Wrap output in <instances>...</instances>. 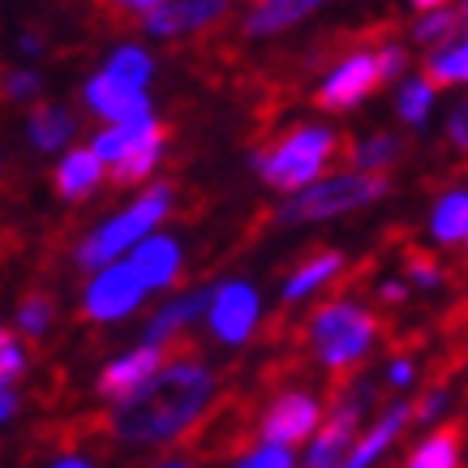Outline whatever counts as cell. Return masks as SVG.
Listing matches in <instances>:
<instances>
[{
	"label": "cell",
	"instance_id": "6da1fadb",
	"mask_svg": "<svg viewBox=\"0 0 468 468\" xmlns=\"http://www.w3.org/2000/svg\"><path fill=\"white\" fill-rule=\"evenodd\" d=\"M215 396V374L202 361H185L176 356L172 366H164L151 383L116 404L108 417L116 439L125 442H176L185 439L194 421L211 409Z\"/></svg>",
	"mask_w": 468,
	"mask_h": 468
},
{
	"label": "cell",
	"instance_id": "7a4b0ae2",
	"mask_svg": "<svg viewBox=\"0 0 468 468\" xmlns=\"http://www.w3.org/2000/svg\"><path fill=\"white\" fill-rule=\"evenodd\" d=\"M168 211H172V185H164V181L151 185L133 207H125L121 215H112L108 224H100L82 245H78V267L82 271H103L108 262H116V258L125 254V250H133L138 241H146L151 228H155Z\"/></svg>",
	"mask_w": 468,
	"mask_h": 468
},
{
	"label": "cell",
	"instance_id": "3957f363",
	"mask_svg": "<svg viewBox=\"0 0 468 468\" xmlns=\"http://www.w3.org/2000/svg\"><path fill=\"white\" fill-rule=\"evenodd\" d=\"M378 335V318L353 301H331L310 318V344L326 369H348L369 353Z\"/></svg>",
	"mask_w": 468,
	"mask_h": 468
},
{
	"label": "cell",
	"instance_id": "277c9868",
	"mask_svg": "<svg viewBox=\"0 0 468 468\" xmlns=\"http://www.w3.org/2000/svg\"><path fill=\"white\" fill-rule=\"evenodd\" d=\"M391 189L387 176H374V172H340V176H326V181L305 185L297 198L284 202L280 219L284 224H314V219H335L344 211H356V207H369L378 202Z\"/></svg>",
	"mask_w": 468,
	"mask_h": 468
},
{
	"label": "cell",
	"instance_id": "5b68a950",
	"mask_svg": "<svg viewBox=\"0 0 468 468\" xmlns=\"http://www.w3.org/2000/svg\"><path fill=\"white\" fill-rule=\"evenodd\" d=\"M335 151V133L323 125H301L297 133H288L284 143L258 155V176L271 185V189H284V194H301L305 185L318 181L323 164Z\"/></svg>",
	"mask_w": 468,
	"mask_h": 468
},
{
	"label": "cell",
	"instance_id": "8992f818",
	"mask_svg": "<svg viewBox=\"0 0 468 468\" xmlns=\"http://www.w3.org/2000/svg\"><path fill=\"white\" fill-rule=\"evenodd\" d=\"M143 292L146 288L138 284V275H133L129 262H108V267L90 280V288H86L82 318H90V323H116V318H125V314L138 310Z\"/></svg>",
	"mask_w": 468,
	"mask_h": 468
},
{
	"label": "cell",
	"instance_id": "52a82bcc",
	"mask_svg": "<svg viewBox=\"0 0 468 468\" xmlns=\"http://www.w3.org/2000/svg\"><path fill=\"white\" fill-rule=\"evenodd\" d=\"M378 86H383V78H378L374 52H353V57H344L340 65L331 69V78L323 82V90H318L314 100H318L323 112H353L356 103L369 100Z\"/></svg>",
	"mask_w": 468,
	"mask_h": 468
},
{
	"label": "cell",
	"instance_id": "ba28073f",
	"mask_svg": "<svg viewBox=\"0 0 468 468\" xmlns=\"http://www.w3.org/2000/svg\"><path fill=\"white\" fill-rule=\"evenodd\" d=\"M318 421H323V404L305 396V391H288L262 417V439H267V447H288L292 452V442L310 439Z\"/></svg>",
	"mask_w": 468,
	"mask_h": 468
},
{
	"label": "cell",
	"instance_id": "9c48e42d",
	"mask_svg": "<svg viewBox=\"0 0 468 468\" xmlns=\"http://www.w3.org/2000/svg\"><path fill=\"white\" fill-rule=\"evenodd\" d=\"M211 331L219 335L224 344H241L250 340V331L258 323V292L241 280H232V284H219L211 288Z\"/></svg>",
	"mask_w": 468,
	"mask_h": 468
},
{
	"label": "cell",
	"instance_id": "30bf717a",
	"mask_svg": "<svg viewBox=\"0 0 468 468\" xmlns=\"http://www.w3.org/2000/svg\"><path fill=\"white\" fill-rule=\"evenodd\" d=\"M168 366V353L164 348H151V344H143V348H133V353L125 356H116L112 366L100 374V396L103 399H129V396H138L151 378H155L159 369Z\"/></svg>",
	"mask_w": 468,
	"mask_h": 468
},
{
	"label": "cell",
	"instance_id": "8fae6325",
	"mask_svg": "<svg viewBox=\"0 0 468 468\" xmlns=\"http://www.w3.org/2000/svg\"><path fill=\"white\" fill-rule=\"evenodd\" d=\"M86 103L90 112H100L108 125H125V121H138V116H151V100H146L138 86H125L108 78V73H95L86 82Z\"/></svg>",
	"mask_w": 468,
	"mask_h": 468
},
{
	"label": "cell",
	"instance_id": "7c38bea8",
	"mask_svg": "<svg viewBox=\"0 0 468 468\" xmlns=\"http://www.w3.org/2000/svg\"><path fill=\"white\" fill-rule=\"evenodd\" d=\"M241 439H245V421H241V409H232V404H219V409L202 412L198 421H194V430H189V447H194L202 460L237 452Z\"/></svg>",
	"mask_w": 468,
	"mask_h": 468
},
{
	"label": "cell",
	"instance_id": "4fadbf2b",
	"mask_svg": "<svg viewBox=\"0 0 468 468\" xmlns=\"http://www.w3.org/2000/svg\"><path fill=\"white\" fill-rule=\"evenodd\" d=\"M228 14V0H164L155 14L146 17V30L151 35H189V30H202L219 22Z\"/></svg>",
	"mask_w": 468,
	"mask_h": 468
},
{
	"label": "cell",
	"instance_id": "5bb4252c",
	"mask_svg": "<svg viewBox=\"0 0 468 468\" xmlns=\"http://www.w3.org/2000/svg\"><path fill=\"white\" fill-rule=\"evenodd\" d=\"M129 267H133L143 288H168L176 280V271H181V245L172 237H146V241L133 245Z\"/></svg>",
	"mask_w": 468,
	"mask_h": 468
},
{
	"label": "cell",
	"instance_id": "9a60e30c",
	"mask_svg": "<svg viewBox=\"0 0 468 468\" xmlns=\"http://www.w3.org/2000/svg\"><path fill=\"white\" fill-rule=\"evenodd\" d=\"M164 146H168V129L159 125L146 143H138V146H129L125 155L116 159V164H108V176H112V185H138V181H146L151 172H155V164H159V155H164Z\"/></svg>",
	"mask_w": 468,
	"mask_h": 468
},
{
	"label": "cell",
	"instance_id": "2e32d148",
	"mask_svg": "<svg viewBox=\"0 0 468 468\" xmlns=\"http://www.w3.org/2000/svg\"><path fill=\"white\" fill-rule=\"evenodd\" d=\"M103 181V164L95 155H90V146H78V151H69V155L57 164V189H60V198H86L95 185Z\"/></svg>",
	"mask_w": 468,
	"mask_h": 468
},
{
	"label": "cell",
	"instance_id": "e0dca14e",
	"mask_svg": "<svg viewBox=\"0 0 468 468\" xmlns=\"http://www.w3.org/2000/svg\"><path fill=\"white\" fill-rule=\"evenodd\" d=\"M211 305V288H202V292H189V297L172 301V305H164V310L151 318V326H146V344L151 348H164V344L181 331V326H189L194 318H198L202 310Z\"/></svg>",
	"mask_w": 468,
	"mask_h": 468
},
{
	"label": "cell",
	"instance_id": "ac0fdd59",
	"mask_svg": "<svg viewBox=\"0 0 468 468\" xmlns=\"http://www.w3.org/2000/svg\"><path fill=\"white\" fill-rule=\"evenodd\" d=\"M323 5L326 0H267V5H258L254 14L245 17V30L250 35H275L284 27H297L301 17H310Z\"/></svg>",
	"mask_w": 468,
	"mask_h": 468
},
{
	"label": "cell",
	"instance_id": "d6986e66",
	"mask_svg": "<svg viewBox=\"0 0 468 468\" xmlns=\"http://www.w3.org/2000/svg\"><path fill=\"white\" fill-rule=\"evenodd\" d=\"M159 129V121L155 116H138V121H125V125H112V129H103L100 138H95V146H90V155L100 159L103 168L108 164H116V159L125 155L129 146H138V143H146L151 133Z\"/></svg>",
	"mask_w": 468,
	"mask_h": 468
},
{
	"label": "cell",
	"instance_id": "ffe728a7",
	"mask_svg": "<svg viewBox=\"0 0 468 468\" xmlns=\"http://www.w3.org/2000/svg\"><path fill=\"white\" fill-rule=\"evenodd\" d=\"M73 121L69 108H57V103H39L35 112H30V143L39 146V151H60V146L73 138Z\"/></svg>",
	"mask_w": 468,
	"mask_h": 468
},
{
	"label": "cell",
	"instance_id": "44dd1931",
	"mask_svg": "<svg viewBox=\"0 0 468 468\" xmlns=\"http://www.w3.org/2000/svg\"><path fill=\"white\" fill-rule=\"evenodd\" d=\"M460 447H464V430L452 421V426H442L439 434H430V439L409 455V468H464Z\"/></svg>",
	"mask_w": 468,
	"mask_h": 468
},
{
	"label": "cell",
	"instance_id": "7402d4cb",
	"mask_svg": "<svg viewBox=\"0 0 468 468\" xmlns=\"http://www.w3.org/2000/svg\"><path fill=\"white\" fill-rule=\"evenodd\" d=\"M430 232H434V241L442 245H464L468 237V194L464 189H447L430 215Z\"/></svg>",
	"mask_w": 468,
	"mask_h": 468
},
{
	"label": "cell",
	"instance_id": "603a6c76",
	"mask_svg": "<svg viewBox=\"0 0 468 468\" xmlns=\"http://www.w3.org/2000/svg\"><path fill=\"white\" fill-rule=\"evenodd\" d=\"M340 267H344V258L335 254V250L305 258V262L297 267V275H288V280H284V301H288V305H292V301H305L310 292H318V288H323Z\"/></svg>",
	"mask_w": 468,
	"mask_h": 468
},
{
	"label": "cell",
	"instance_id": "cb8c5ba5",
	"mask_svg": "<svg viewBox=\"0 0 468 468\" xmlns=\"http://www.w3.org/2000/svg\"><path fill=\"white\" fill-rule=\"evenodd\" d=\"M468 78V48L464 39L455 43H442L426 57V73H421V82L434 90V86H460Z\"/></svg>",
	"mask_w": 468,
	"mask_h": 468
},
{
	"label": "cell",
	"instance_id": "d4e9b609",
	"mask_svg": "<svg viewBox=\"0 0 468 468\" xmlns=\"http://www.w3.org/2000/svg\"><path fill=\"white\" fill-rule=\"evenodd\" d=\"M460 27H464V5H442V9L421 14V22L412 27V39L434 52V48H442V43L460 39Z\"/></svg>",
	"mask_w": 468,
	"mask_h": 468
},
{
	"label": "cell",
	"instance_id": "484cf974",
	"mask_svg": "<svg viewBox=\"0 0 468 468\" xmlns=\"http://www.w3.org/2000/svg\"><path fill=\"white\" fill-rule=\"evenodd\" d=\"M108 78H116V82L125 86H138L143 90L146 82H151V73H155V60L146 57L143 48H116L112 57H108Z\"/></svg>",
	"mask_w": 468,
	"mask_h": 468
},
{
	"label": "cell",
	"instance_id": "4316f807",
	"mask_svg": "<svg viewBox=\"0 0 468 468\" xmlns=\"http://www.w3.org/2000/svg\"><path fill=\"white\" fill-rule=\"evenodd\" d=\"M399 151L404 146L391 138V133H374V138H366V143L353 151V164L361 172H374V176H383V168L391 164V159H399Z\"/></svg>",
	"mask_w": 468,
	"mask_h": 468
},
{
	"label": "cell",
	"instance_id": "83f0119b",
	"mask_svg": "<svg viewBox=\"0 0 468 468\" xmlns=\"http://www.w3.org/2000/svg\"><path fill=\"white\" fill-rule=\"evenodd\" d=\"M430 103H434V90H430L421 78L417 82H404V90H399V121H409V125H421L430 112Z\"/></svg>",
	"mask_w": 468,
	"mask_h": 468
},
{
	"label": "cell",
	"instance_id": "f1b7e54d",
	"mask_svg": "<svg viewBox=\"0 0 468 468\" xmlns=\"http://www.w3.org/2000/svg\"><path fill=\"white\" fill-rule=\"evenodd\" d=\"M52 314H57L52 297L35 292V297L22 301V310H17V326H22L27 335H43V331H48V323H52Z\"/></svg>",
	"mask_w": 468,
	"mask_h": 468
},
{
	"label": "cell",
	"instance_id": "f546056e",
	"mask_svg": "<svg viewBox=\"0 0 468 468\" xmlns=\"http://www.w3.org/2000/svg\"><path fill=\"white\" fill-rule=\"evenodd\" d=\"M27 374V348L0 326V391L14 383V378H22Z\"/></svg>",
	"mask_w": 468,
	"mask_h": 468
},
{
	"label": "cell",
	"instance_id": "4dcf8cb0",
	"mask_svg": "<svg viewBox=\"0 0 468 468\" xmlns=\"http://www.w3.org/2000/svg\"><path fill=\"white\" fill-rule=\"evenodd\" d=\"M0 95L5 100H30V95H39V73L30 69H14L0 78Z\"/></svg>",
	"mask_w": 468,
	"mask_h": 468
},
{
	"label": "cell",
	"instance_id": "1f68e13d",
	"mask_svg": "<svg viewBox=\"0 0 468 468\" xmlns=\"http://www.w3.org/2000/svg\"><path fill=\"white\" fill-rule=\"evenodd\" d=\"M237 468H297V464H292V452H288V447H258V452H250Z\"/></svg>",
	"mask_w": 468,
	"mask_h": 468
},
{
	"label": "cell",
	"instance_id": "d6a6232c",
	"mask_svg": "<svg viewBox=\"0 0 468 468\" xmlns=\"http://www.w3.org/2000/svg\"><path fill=\"white\" fill-rule=\"evenodd\" d=\"M374 60H378V78H383V82H391V78H399V73H404L409 52H404L399 43H387V48H378V52H374Z\"/></svg>",
	"mask_w": 468,
	"mask_h": 468
},
{
	"label": "cell",
	"instance_id": "836d02e7",
	"mask_svg": "<svg viewBox=\"0 0 468 468\" xmlns=\"http://www.w3.org/2000/svg\"><path fill=\"white\" fill-rule=\"evenodd\" d=\"M409 280L412 284H421V288H442V271H439V262L434 258H412L409 262Z\"/></svg>",
	"mask_w": 468,
	"mask_h": 468
},
{
	"label": "cell",
	"instance_id": "e575fe53",
	"mask_svg": "<svg viewBox=\"0 0 468 468\" xmlns=\"http://www.w3.org/2000/svg\"><path fill=\"white\" fill-rule=\"evenodd\" d=\"M442 404H447V387H434L430 396H421L417 404L409 409V417H417V421H434L442 412Z\"/></svg>",
	"mask_w": 468,
	"mask_h": 468
},
{
	"label": "cell",
	"instance_id": "d590c367",
	"mask_svg": "<svg viewBox=\"0 0 468 468\" xmlns=\"http://www.w3.org/2000/svg\"><path fill=\"white\" fill-rule=\"evenodd\" d=\"M468 116H464V108H455L452 112V121H447V133H452V143L455 146H464V138H468Z\"/></svg>",
	"mask_w": 468,
	"mask_h": 468
},
{
	"label": "cell",
	"instance_id": "8d00e7d4",
	"mask_svg": "<svg viewBox=\"0 0 468 468\" xmlns=\"http://www.w3.org/2000/svg\"><path fill=\"white\" fill-rule=\"evenodd\" d=\"M164 5V0H116V9H125V14H143V17H151Z\"/></svg>",
	"mask_w": 468,
	"mask_h": 468
},
{
	"label": "cell",
	"instance_id": "74e56055",
	"mask_svg": "<svg viewBox=\"0 0 468 468\" xmlns=\"http://www.w3.org/2000/svg\"><path fill=\"white\" fill-rule=\"evenodd\" d=\"M387 378H391L396 387H409V383H412V361H391Z\"/></svg>",
	"mask_w": 468,
	"mask_h": 468
},
{
	"label": "cell",
	"instance_id": "f35d334b",
	"mask_svg": "<svg viewBox=\"0 0 468 468\" xmlns=\"http://www.w3.org/2000/svg\"><path fill=\"white\" fill-rule=\"evenodd\" d=\"M14 412H17V396L9 391V387H5V391H0V421H9Z\"/></svg>",
	"mask_w": 468,
	"mask_h": 468
},
{
	"label": "cell",
	"instance_id": "ab89813d",
	"mask_svg": "<svg viewBox=\"0 0 468 468\" xmlns=\"http://www.w3.org/2000/svg\"><path fill=\"white\" fill-rule=\"evenodd\" d=\"M404 297H409V288H404V284H383V301H387V305H399Z\"/></svg>",
	"mask_w": 468,
	"mask_h": 468
},
{
	"label": "cell",
	"instance_id": "60d3db41",
	"mask_svg": "<svg viewBox=\"0 0 468 468\" xmlns=\"http://www.w3.org/2000/svg\"><path fill=\"white\" fill-rule=\"evenodd\" d=\"M52 468H90L86 460H78V455H69V460H60V464H52Z\"/></svg>",
	"mask_w": 468,
	"mask_h": 468
},
{
	"label": "cell",
	"instance_id": "b9f144b4",
	"mask_svg": "<svg viewBox=\"0 0 468 468\" xmlns=\"http://www.w3.org/2000/svg\"><path fill=\"white\" fill-rule=\"evenodd\" d=\"M412 5H417V9H426V14H430V9H442L447 0H412Z\"/></svg>",
	"mask_w": 468,
	"mask_h": 468
},
{
	"label": "cell",
	"instance_id": "7bdbcfd3",
	"mask_svg": "<svg viewBox=\"0 0 468 468\" xmlns=\"http://www.w3.org/2000/svg\"><path fill=\"white\" fill-rule=\"evenodd\" d=\"M168 468H189V464H168Z\"/></svg>",
	"mask_w": 468,
	"mask_h": 468
},
{
	"label": "cell",
	"instance_id": "ee69618b",
	"mask_svg": "<svg viewBox=\"0 0 468 468\" xmlns=\"http://www.w3.org/2000/svg\"><path fill=\"white\" fill-rule=\"evenodd\" d=\"M262 5H267V0H262Z\"/></svg>",
	"mask_w": 468,
	"mask_h": 468
}]
</instances>
